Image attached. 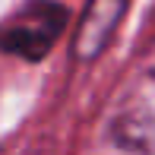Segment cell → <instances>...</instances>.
Instances as JSON below:
<instances>
[{
    "instance_id": "obj_1",
    "label": "cell",
    "mask_w": 155,
    "mask_h": 155,
    "mask_svg": "<svg viewBox=\"0 0 155 155\" xmlns=\"http://www.w3.org/2000/svg\"><path fill=\"white\" fill-rule=\"evenodd\" d=\"M70 13L57 0H32L0 29V48L25 60H41L60 38Z\"/></svg>"
},
{
    "instance_id": "obj_2",
    "label": "cell",
    "mask_w": 155,
    "mask_h": 155,
    "mask_svg": "<svg viewBox=\"0 0 155 155\" xmlns=\"http://www.w3.org/2000/svg\"><path fill=\"white\" fill-rule=\"evenodd\" d=\"M120 16H124V0H92L82 16V29L76 35V54L82 60L95 57L104 48V41L111 38Z\"/></svg>"
}]
</instances>
